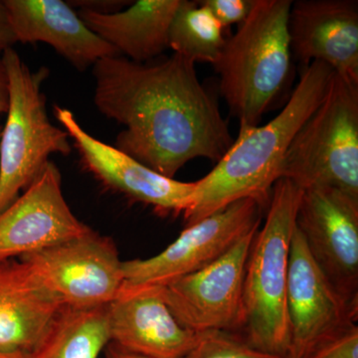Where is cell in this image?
Returning a JSON list of instances; mask_svg holds the SVG:
<instances>
[{"label":"cell","mask_w":358,"mask_h":358,"mask_svg":"<svg viewBox=\"0 0 358 358\" xmlns=\"http://www.w3.org/2000/svg\"><path fill=\"white\" fill-rule=\"evenodd\" d=\"M1 129H2V127H0V136H1Z\"/></svg>","instance_id":"83f0119b"},{"label":"cell","mask_w":358,"mask_h":358,"mask_svg":"<svg viewBox=\"0 0 358 358\" xmlns=\"http://www.w3.org/2000/svg\"><path fill=\"white\" fill-rule=\"evenodd\" d=\"M185 358H285L252 348L241 336L232 331L199 333L196 343Z\"/></svg>","instance_id":"44dd1931"},{"label":"cell","mask_w":358,"mask_h":358,"mask_svg":"<svg viewBox=\"0 0 358 358\" xmlns=\"http://www.w3.org/2000/svg\"><path fill=\"white\" fill-rule=\"evenodd\" d=\"M20 259L66 308L107 307L124 285L114 242L92 229Z\"/></svg>","instance_id":"52a82bcc"},{"label":"cell","mask_w":358,"mask_h":358,"mask_svg":"<svg viewBox=\"0 0 358 358\" xmlns=\"http://www.w3.org/2000/svg\"><path fill=\"white\" fill-rule=\"evenodd\" d=\"M257 231L210 265L159 286L181 324L195 333L241 329L245 271Z\"/></svg>","instance_id":"30bf717a"},{"label":"cell","mask_w":358,"mask_h":358,"mask_svg":"<svg viewBox=\"0 0 358 358\" xmlns=\"http://www.w3.org/2000/svg\"><path fill=\"white\" fill-rule=\"evenodd\" d=\"M90 229L71 210L60 171L49 162L31 185L0 213V261L50 248Z\"/></svg>","instance_id":"7c38bea8"},{"label":"cell","mask_w":358,"mask_h":358,"mask_svg":"<svg viewBox=\"0 0 358 358\" xmlns=\"http://www.w3.org/2000/svg\"><path fill=\"white\" fill-rule=\"evenodd\" d=\"M301 358H358L357 322H348L324 336Z\"/></svg>","instance_id":"7402d4cb"},{"label":"cell","mask_w":358,"mask_h":358,"mask_svg":"<svg viewBox=\"0 0 358 358\" xmlns=\"http://www.w3.org/2000/svg\"><path fill=\"white\" fill-rule=\"evenodd\" d=\"M223 28L240 25L248 18L257 0H202Z\"/></svg>","instance_id":"603a6c76"},{"label":"cell","mask_w":358,"mask_h":358,"mask_svg":"<svg viewBox=\"0 0 358 358\" xmlns=\"http://www.w3.org/2000/svg\"><path fill=\"white\" fill-rule=\"evenodd\" d=\"M110 343L147 358H185L199 333L181 324L159 286H127L107 306Z\"/></svg>","instance_id":"5bb4252c"},{"label":"cell","mask_w":358,"mask_h":358,"mask_svg":"<svg viewBox=\"0 0 358 358\" xmlns=\"http://www.w3.org/2000/svg\"><path fill=\"white\" fill-rule=\"evenodd\" d=\"M265 207L255 199L233 202L192 225L148 259L122 261L127 286H164L215 262L245 236L260 228Z\"/></svg>","instance_id":"ba28073f"},{"label":"cell","mask_w":358,"mask_h":358,"mask_svg":"<svg viewBox=\"0 0 358 358\" xmlns=\"http://www.w3.org/2000/svg\"><path fill=\"white\" fill-rule=\"evenodd\" d=\"M334 70L322 62L306 66L281 112L263 126L240 127L239 134L215 167L196 182L194 199L183 214L185 225L222 210L238 200L268 204L294 136L319 107Z\"/></svg>","instance_id":"7a4b0ae2"},{"label":"cell","mask_w":358,"mask_h":358,"mask_svg":"<svg viewBox=\"0 0 358 358\" xmlns=\"http://www.w3.org/2000/svg\"><path fill=\"white\" fill-rule=\"evenodd\" d=\"M157 59L99 60L93 66L94 103L124 128L115 148L174 178L190 160L218 162L234 138L217 101L199 81L195 63L176 53Z\"/></svg>","instance_id":"6da1fadb"},{"label":"cell","mask_w":358,"mask_h":358,"mask_svg":"<svg viewBox=\"0 0 358 358\" xmlns=\"http://www.w3.org/2000/svg\"><path fill=\"white\" fill-rule=\"evenodd\" d=\"M281 178L301 190L336 188L358 199V83L334 72L324 100L289 145Z\"/></svg>","instance_id":"8992f818"},{"label":"cell","mask_w":358,"mask_h":358,"mask_svg":"<svg viewBox=\"0 0 358 358\" xmlns=\"http://www.w3.org/2000/svg\"><path fill=\"white\" fill-rule=\"evenodd\" d=\"M181 0H138L124 10L100 13L79 10L78 15L91 31L119 55L145 63L159 58L169 48V28Z\"/></svg>","instance_id":"ac0fdd59"},{"label":"cell","mask_w":358,"mask_h":358,"mask_svg":"<svg viewBox=\"0 0 358 358\" xmlns=\"http://www.w3.org/2000/svg\"><path fill=\"white\" fill-rule=\"evenodd\" d=\"M223 29L201 2L181 0L169 28V48L193 63L213 65L225 43Z\"/></svg>","instance_id":"ffe728a7"},{"label":"cell","mask_w":358,"mask_h":358,"mask_svg":"<svg viewBox=\"0 0 358 358\" xmlns=\"http://www.w3.org/2000/svg\"><path fill=\"white\" fill-rule=\"evenodd\" d=\"M296 225L327 279L358 310V199L336 188H308Z\"/></svg>","instance_id":"9c48e42d"},{"label":"cell","mask_w":358,"mask_h":358,"mask_svg":"<svg viewBox=\"0 0 358 358\" xmlns=\"http://www.w3.org/2000/svg\"><path fill=\"white\" fill-rule=\"evenodd\" d=\"M293 58L322 62L358 83L357 0H298L289 16Z\"/></svg>","instance_id":"9a60e30c"},{"label":"cell","mask_w":358,"mask_h":358,"mask_svg":"<svg viewBox=\"0 0 358 358\" xmlns=\"http://www.w3.org/2000/svg\"><path fill=\"white\" fill-rule=\"evenodd\" d=\"M63 308L20 259L0 261V352H34Z\"/></svg>","instance_id":"e0dca14e"},{"label":"cell","mask_w":358,"mask_h":358,"mask_svg":"<svg viewBox=\"0 0 358 358\" xmlns=\"http://www.w3.org/2000/svg\"><path fill=\"white\" fill-rule=\"evenodd\" d=\"M9 85L0 136V213L38 178L53 154L70 155L69 134L54 126L42 85L49 71H32L13 47L2 52Z\"/></svg>","instance_id":"5b68a950"},{"label":"cell","mask_w":358,"mask_h":358,"mask_svg":"<svg viewBox=\"0 0 358 358\" xmlns=\"http://www.w3.org/2000/svg\"><path fill=\"white\" fill-rule=\"evenodd\" d=\"M303 190L293 181L275 183L267 217L250 248L245 271L242 336L252 348L288 358L287 313L289 256Z\"/></svg>","instance_id":"277c9868"},{"label":"cell","mask_w":358,"mask_h":358,"mask_svg":"<svg viewBox=\"0 0 358 358\" xmlns=\"http://www.w3.org/2000/svg\"><path fill=\"white\" fill-rule=\"evenodd\" d=\"M292 0H257L248 18L225 43L214 69L220 93L240 127L258 126L288 82L292 70Z\"/></svg>","instance_id":"3957f363"},{"label":"cell","mask_w":358,"mask_h":358,"mask_svg":"<svg viewBox=\"0 0 358 358\" xmlns=\"http://www.w3.org/2000/svg\"><path fill=\"white\" fill-rule=\"evenodd\" d=\"M16 43L3 0H0V52L11 48Z\"/></svg>","instance_id":"cb8c5ba5"},{"label":"cell","mask_w":358,"mask_h":358,"mask_svg":"<svg viewBox=\"0 0 358 358\" xmlns=\"http://www.w3.org/2000/svg\"><path fill=\"white\" fill-rule=\"evenodd\" d=\"M9 106V85L6 66L0 57V114H6Z\"/></svg>","instance_id":"d4e9b609"},{"label":"cell","mask_w":358,"mask_h":358,"mask_svg":"<svg viewBox=\"0 0 358 358\" xmlns=\"http://www.w3.org/2000/svg\"><path fill=\"white\" fill-rule=\"evenodd\" d=\"M0 358H30V353L0 352Z\"/></svg>","instance_id":"4316f807"},{"label":"cell","mask_w":358,"mask_h":358,"mask_svg":"<svg viewBox=\"0 0 358 358\" xmlns=\"http://www.w3.org/2000/svg\"><path fill=\"white\" fill-rule=\"evenodd\" d=\"M106 358H147L141 357V355H136V353H131L127 352V350H122L114 345L113 343H110L107 346V352H106Z\"/></svg>","instance_id":"484cf974"},{"label":"cell","mask_w":358,"mask_h":358,"mask_svg":"<svg viewBox=\"0 0 358 358\" xmlns=\"http://www.w3.org/2000/svg\"><path fill=\"white\" fill-rule=\"evenodd\" d=\"M54 115L74 141L81 164L106 187L152 206L160 214H185L189 210L196 182L166 178L119 148L94 138L66 108L56 106Z\"/></svg>","instance_id":"8fae6325"},{"label":"cell","mask_w":358,"mask_h":358,"mask_svg":"<svg viewBox=\"0 0 358 358\" xmlns=\"http://www.w3.org/2000/svg\"><path fill=\"white\" fill-rule=\"evenodd\" d=\"M110 343L107 307L64 308L30 358H98Z\"/></svg>","instance_id":"d6986e66"},{"label":"cell","mask_w":358,"mask_h":358,"mask_svg":"<svg viewBox=\"0 0 358 358\" xmlns=\"http://www.w3.org/2000/svg\"><path fill=\"white\" fill-rule=\"evenodd\" d=\"M16 42L51 46L77 69L93 67L101 59L119 55L114 47L91 31L62 0H3Z\"/></svg>","instance_id":"2e32d148"},{"label":"cell","mask_w":358,"mask_h":358,"mask_svg":"<svg viewBox=\"0 0 358 358\" xmlns=\"http://www.w3.org/2000/svg\"><path fill=\"white\" fill-rule=\"evenodd\" d=\"M357 312L327 279L296 225L289 247L287 285L291 336L288 358L303 357L324 336L348 322H357Z\"/></svg>","instance_id":"4fadbf2b"}]
</instances>
